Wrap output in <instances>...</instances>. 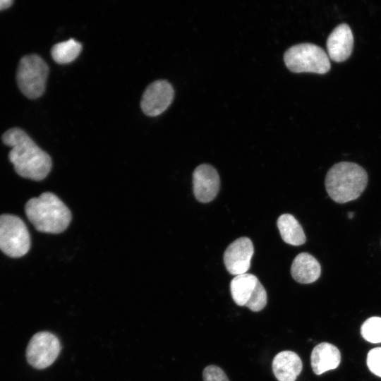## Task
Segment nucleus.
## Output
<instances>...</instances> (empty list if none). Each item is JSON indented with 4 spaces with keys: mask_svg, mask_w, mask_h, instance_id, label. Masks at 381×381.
<instances>
[{
    "mask_svg": "<svg viewBox=\"0 0 381 381\" xmlns=\"http://www.w3.org/2000/svg\"><path fill=\"white\" fill-rule=\"evenodd\" d=\"M60 351L61 344L55 334L40 332L30 339L26 349V358L33 368L44 369L55 361Z\"/></svg>",
    "mask_w": 381,
    "mask_h": 381,
    "instance_id": "nucleus-7",
    "label": "nucleus"
},
{
    "mask_svg": "<svg viewBox=\"0 0 381 381\" xmlns=\"http://www.w3.org/2000/svg\"><path fill=\"white\" fill-rule=\"evenodd\" d=\"M353 46V33L346 23H341L335 27L327 40L329 57L337 62L347 59L352 52Z\"/></svg>",
    "mask_w": 381,
    "mask_h": 381,
    "instance_id": "nucleus-11",
    "label": "nucleus"
},
{
    "mask_svg": "<svg viewBox=\"0 0 381 381\" xmlns=\"http://www.w3.org/2000/svg\"><path fill=\"white\" fill-rule=\"evenodd\" d=\"M362 337L370 343L381 342V318L371 317L367 319L361 325Z\"/></svg>",
    "mask_w": 381,
    "mask_h": 381,
    "instance_id": "nucleus-18",
    "label": "nucleus"
},
{
    "mask_svg": "<svg viewBox=\"0 0 381 381\" xmlns=\"http://www.w3.org/2000/svg\"><path fill=\"white\" fill-rule=\"evenodd\" d=\"M347 215H348L349 218L351 219L354 216V213L352 212H348Z\"/></svg>",
    "mask_w": 381,
    "mask_h": 381,
    "instance_id": "nucleus-22",
    "label": "nucleus"
},
{
    "mask_svg": "<svg viewBox=\"0 0 381 381\" xmlns=\"http://www.w3.org/2000/svg\"><path fill=\"white\" fill-rule=\"evenodd\" d=\"M340 361L341 353L339 349L327 342L316 345L310 356L311 367L316 375H320L327 370L337 368Z\"/></svg>",
    "mask_w": 381,
    "mask_h": 381,
    "instance_id": "nucleus-13",
    "label": "nucleus"
},
{
    "mask_svg": "<svg viewBox=\"0 0 381 381\" xmlns=\"http://www.w3.org/2000/svg\"><path fill=\"white\" fill-rule=\"evenodd\" d=\"M253 253V245L250 238L241 237L235 240L224 253L227 271L236 276L246 273L250 267Z\"/></svg>",
    "mask_w": 381,
    "mask_h": 381,
    "instance_id": "nucleus-9",
    "label": "nucleus"
},
{
    "mask_svg": "<svg viewBox=\"0 0 381 381\" xmlns=\"http://www.w3.org/2000/svg\"><path fill=\"white\" fill-rule=\"evenodd\" d=\"M277 226L284 241L292 246H300L306 241V235L298 220L290 214H283L277 219Z\"/></svg>",
    "mask_w": 381,
    "mask_h": 381,
    "instance_id": "nucleus-16",
    "label": "nucleus"
},
{
    "mask_svg": "<svg viewBox=\"0 0 381 381\" xmlns=\"http://www.w3.org/2000/svg\"><path fill=\"white\" fill-rule=\"evenodd\" d=\"M260 284L257 277L252 274L245 273L234 277L230 283V291L236 304L246 306Z\"/></svg>",
    "mask_w": 381,
    "mask_h": 381,
    "instance_id": "nucleus-15",
    "label": "nucleus"
},
{
    "mask_svg": "<svg viewBox=\"0 0 381 381\" xmlns=\"http://www.w3.org/2000/svg\"><path fill=\"white\" fill-rule=\"evenodd\" d=\"M13 3L12 0H0V11L10 7Z\"/></svg>",
    "mask_w": 381,
    "mask_h": 381,
    "instance_id": "nucleus-21",
    "label": "nucleus"
},
{
    "mask_svg": "<svg viewBox=\"0 0 381 381\" xmlns=\"http://www.w3.org/2000/svg\"><path fill=\"white\" fill-rule=\"evenodd\" d=\"M193 193L201 202H209L217 196L220 180L217 170L211 165L202 164L193 174Z\"/></svg>",
    "mask_w": 381,
    "mask_h": 381,
    "instance_id": "nucleus-10",
    "label": "nucleus"
},
{
    "mask_svg": "<svg viewBox=\"0 0 381 381\" xmlns=\"http://www.w3.org/2000/svg\"><path fill=\"white\" fill-rule=\"evenodd\" d=\"M321 267L318 261L308 253H301L294 258L291 274L301 284H310L320 276Z\"/></svg>",
    "mask_w": 381,
    "mask_h": 381,
    "instance_id": "nucleus-14",
    "label": "nucleus"
},
{
    "mask_svg": "<svg viewBox=\"0 0 381 381\" xmlns=\"http://www.w3.org/2000/svg\"><path fill=\"white\" fill-rule=\"evenodd\" d=\"M302 368L301 358L292 351H281L272 361V371L279 381H295Z\"/></svg>",
    "mask_w": 381,
    "mask_h": 381,
    "instance_id": "nucleus-12",
    "label": "nucleus"
},
{
    "mask_svg": "<svg viewBox=\"0 0 381 381\" xmlns=\"http://www.w3.org/2000/svg\"><path fill=\"white\" fill-rule=\"evenodd\" d=\"M202 378L204 381H229L224 370L214 365L204 368Z\"/></svg>",
    "mask_w": 381,
    "mask_h": 381,
    "instance_id": "nucleus-20",
    "label": "nucleus"
},
{
    "mask_svg": "<svg viewBox=\"0 0 381 381\" xmlns=\"http://www.w3.org/2000/svg\"><path fill=\"white\" fill-rule=\"evenodd\" d=\"M367 365L373 374L381 377V347L373 349L368 352Z\"/></svg>",
    "mask_w": 381,
    "mask_h": 381,
    "instance_id": "nucleus-19",
    "label": "nucleus"
},
{
    "mask_svg": "<svg viewBox=\"0 0 381 381\" xmlns=\"http://www.w3.org/2000/svg\"><path fill=\"white\" fill-rule=\"evenodd\" d=\"M30 247V236L23 221L18 216L0 215V249L11 258L25 255Z\"/></svg>",
    "mask_w": 381,
    "mask_h": 381,
    "instance_id": "nucleus-6",
    "label": "nucleus"
},
{
    "mask_svg": "<svg viewBox=\"0 0 381 381\" xmlns=\"http://www.w3.org/2000/svg\"><path fill=\"white\" fill-rule=\"evenodd\" d=\"M368 183V174L360 165L341 162L327 171L325 184L329 196L338 203H345L358 198Z\"/></svg>",
    "mask_w": 381,
    "mask_h": 381,
    "instance_id": "nucleus-3",
    "label": "nucleus"
},
{
    "mask_svg": "<svg viewBox=\"0 0 381 381\" xmlns=\"http://www.w3.org/2000/svg\"><path fill=\"white\" fill-rule=\"evenodd\" d=\"M49 67L37 54L23 56L17 70V83L23 94L30 99H36L44 92Z\"/></svg>",
    "mask_w": 381,
    "mask_h": 381,
    "instance_id": "nucleus-5",
    "label": "nucleus"
},
{
    "mask_svg": "<svg viewBox=\"0 0 381 381\" xmlns=\"http://www.w3.org/2000/svg\"><path fill=\"white\" fill-rule=\"evenodd\" d=\"M284 63L292 72L324 74L330 69L328 55L320 47L301 43L289 48L284 55Z\"/></svg>",
    "mask_w": 381,
    "mask_h": 381,
    "instance_id": "nucleus-4",
    "label": "nucleus"
},
{
    "mask_svg": "<svg viewBox=\"0 0 381 381\" xmlns=\"http://www.w3.org/2000/svg\"><path fill=\"white\" fill-rule=\"evenodd\" d=\"M25 212L35 229L43 233H61L71 221L68 207L50 192L30 199L25 204Z\"/></svg>",
    "mask_w": 381,
    "mask_h": 381,
    "instance_id": "nucleus-2",
    "label": "nucleus"
},
{
    "mask_svg": "<svg viewBox=\"0 0 381 381\" xmlns=\"http://www.w3.org/2000/svg\"><path fill=\"white\" fill-rule=\"evenodd\" d=\"M174 95V89L168 81L156 80L145 89L140 102L141 109L147 116H158L171 104Z\"/></svg>",
    "mask_w": 381,
    "mask_h": 381,
    "instance_id": "nucleus-8",
    "label": "nucleus"
},
{
    "mask_svg": "<svg viewBox=\"0 0 381 381\" xmlns=\"http://www.w3.org/2000/svg\"><path fill=\"white\" fill-rule=\"evenodd\" d=\"M82 44L74 39L59 42L51 49L52 59L59 64H68L74 61L80 54Z\"/></svg>",
    "mask_w": 381,
    "mask_h": 381,
    "instance_id": "nucleus-17",
    "label": "nucleus"
},
{
    "mask_svg": "<svg viewBox=\"0 0 381 381\" xmlns=\"http://www.w3.org/2000/svg\"><path fill=\"white\" fill-rule=\"evenodd\" d=\"M2 140L11 147L8 158L18 174L34 181H41L48 175L52 165L50 156L25 131L10 128L3 134Z\"/></svg>",
    "mask_w": 381,
    "mask_h": 381,
    "instance_id": "nucleus-1",
    "label": "nucleus"
}]
</instances>
